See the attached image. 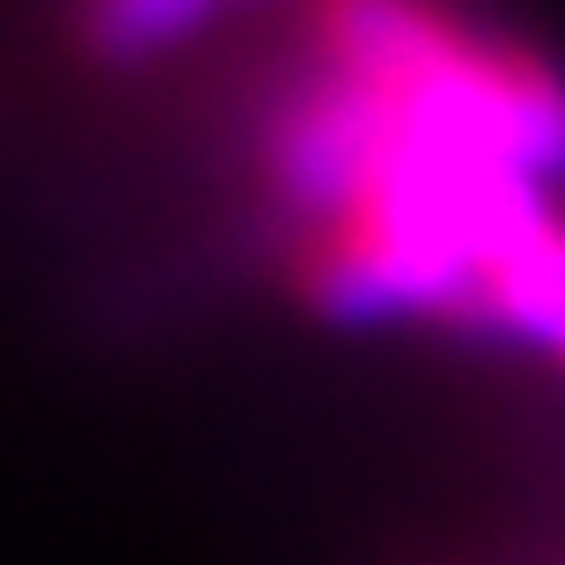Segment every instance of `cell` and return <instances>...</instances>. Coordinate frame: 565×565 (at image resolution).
<instances>
[{"instance_id": "cell-1", "label": "cell", "mask_w": 565, "mask_h": 565, "mask_svg": "<svg viewBox=\"0 0 565 565\" xmlns=\"http://www.w3.org/2000/svg\"><path fill=\"white\" fill-rule=\"evenodd\" d=\"M228 0H82V38L104 60H147L213 22Z\"/></svg>"}, {"instance_id": "cell-2", "label": "cell", "mask_w": 565, "mask_h": 565, "mask_svg": "<svg viewBox=\"0 0 565 565\" xmlns=\"http://www.w3.org/2000/svg\"><path fill=\"white\" fill-rule=\"evenodd\" d=\"M558 367H565V360H558Z\"/></svg>"}]
</instances>
